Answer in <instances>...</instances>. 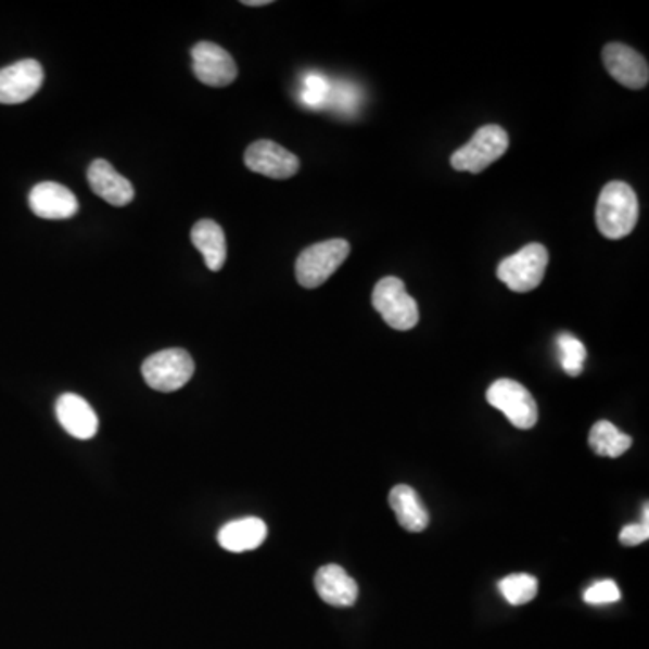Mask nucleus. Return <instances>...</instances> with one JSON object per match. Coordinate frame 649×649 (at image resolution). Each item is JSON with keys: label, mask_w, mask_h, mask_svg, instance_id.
<instances>
[{"label": "nucleus", "mask_w": 649, "mask_h": 649, "mask_svg": "<svg viewBox=\"0 0 649 649\" xmlns=\"http://www.w3.org/2000/svg\"><path fill=\"white\" fill-rule=\"evenodd\" d=\"M608 75L628 89H645L649 80L648 60L624 43L612 42L602 49Z\"/></svg>", "instance_id": "10"}, {"label": "nucleus", "mask_w": 649, "mask_h": 649, "mask_svg": "<svg viewBox=\"0 0 649 649\" xmlns=\"http://www.w3.org/2000/svg\"><path fill=\"white\" fill-rule=\"evenodd\" d=\"M242 4L251 5V8H253V5L271 4V0H244V2H242Z\"/></svg>", "instance_id": "25"}, {"label": "nucleus", "mask_w": 649, "mask_h": 649, "mask_svg": "<svg viewBox=\"0 0 649 649\" xmlns=\"http://www.w3.org/2000/svg\"><path fill=\"white\" fill-rule=\"evenodd\" d=\"M588 442L599 457H623L624 453L632 447V436L619 432L618 428L608 421H599L594 424Z\"/></svg>", "instance_id": "19"}, {"label": "nucleus", "mask_w": 649, "mask_h": 649, "mask_svg": "<svg viewBox=\"0 0 649 649\" xmlns=\"http://www.w3.org/2000/svg\"><path fill=\"white\" fill-rule=\"evenodd\" d=\"M487 403L500 410L518 430H531L538 422V405L533 394L512 379H498L491 384Z\"/></svg>", "instance_id": "7"}, {"label": "nucleus", "mask_w": 649, "mask_h": 649, "mask_svg": "<svg viewBox=\"0 0 649 649\" xmlns=\"http://www.w3.org/2000/svg\"><path fill=\"white\" fill-rule=\"evenodd\" d=\"M193 73L209 87H228L237 80L239 69L233 56L214 42H199L192 49Z\"/></svg>", "instance_id": "11"}, {"label": "nucleus", "mask_w": 649, "mask_h": 649, "mask_svg": "<svg viewBox=\"0 0 649 649\" xmlns=\"http://www.w3.org/2000/svg\"><path fill=\"white\" fill-rule=\"evenodd\" d=\"M316 591L321 601L330 607L348 608L354 607L357 601V583L346 574L345 569L340 564H324L315 577Z\"/></svg>", "instance_id": "15"}, {"label": "nucleus", "mask_w": 649, "mask_h": 649, "mask_svg": "<svg viewBox=\"0 0 649 649\" xmlns=\"http://www.w3.org/2000/svg\"><path fill=\"white\" fill-rule=\"evenodd\" d=\"M267 538V525L260 518H242L218 531V545L228 552H247L260 547Z\"/></svg>", "instance_id": "17"}, {"label": "nucleus", "mask_w": 649, "mask_h": 649, "mask_svg": "<svg viewBox=\"0 0 649 649\" xmlns=\"http://www.w3.org/2000/svg\"><path fill=\"white\" fill-rule=\"evenodd\" d=\"M583 599L588 605L599 607V605H612L621 599V590L615 585V581H599L596 585H591L588 590L583 594Z\"/></svg>", "instance_id": "22"}, {"label": "nucleus", "mask_w": 649, "mask_h": 649, "mask_svg": "<svg viewBox=\"0 0 649 649\" xmlns=\"http://www.w3.org/2000/svg\"><path fill=\"white\" fill-rule=\"evenodd\" d=\"M501 596L506 597L507 602L512 607H522L533 601L538 594V580L534 575L512 574L507 575L506 580L498 583Z\"/></svg>", "instance_id": "20"}, {"label": "nucleus", "mask_w": 649, "mask_h": 649, "mask_svg": "<svg viewBox=\"0 0 649 649\" xmlns=\"http://www.w3.org/2000/svg\"><path fill=\"white\" fill-rule=\"evenodd\" d=\"M373 309L395 330H411L419 323L416 300L406 293L405 282L395 277L379 280L373 288Z\"/></svg>", "instance_id": "6"}, {"label": "nucleus", "mask_w": 649, "mask_h": 649, "mask_svg": "<svg viewBox=\"0 0 649 649\" xmlns=\"http://www.w3.org/2000/svg\"><path fill=\"white\" fill-rule=\"evenodd\" d=\"M649 538V527L639 523V525H626L619 534V539L624 547H635Z\"/></svg>", "instance_id": "23"}, {"label": "nucleus", "mask_w": 649, "mask_h": 649, "mask_svg": "<svg viewBox=\"0 0 649 649\" xmlns=\"http://www.w3.org/2000/svg\"><path fill=\"white\" fill-rule=\"evenodd\" d=\"M87 181H89L92 192L112 206L123 208L133 201L132 182L119 176L109 161H92L87 170Z\"/></svg>", "instance_id": "14"}, {"label": "nucleus", "mask_w": 649, "mask_h": 649, "mask_svg": "<svg viewBox=\"0 0 649 649\" xmlns=\"http://www.w3.org/2000/svg\"><path fill=\"white\" fill-rule=\"evenodd\" d=\"M192 242L198 247L199 253L203 255L206 267L209 271H220L226 264L228 256V245H226V234L220 224L209 218L199 220L192 228Z\"/></svg>", "instance_id": "18"}, {"label": "nucleus", "mask_w": 649, "mask_h": 649, "mask_svg": "<svg viewBox=\"0 0 649 649\" xmlns=\"http://www.w3.org/2000/svg\"><path fill=\"white\" fill-rule=\"evenodd\" d=\"M307 86H309V91L305 92V94H307V102H309L310 105H318V103L323 100V81H321L320 78H309Z\"/></svg>", "instance_id": "24"}, {"label": "nucleus", "mask_w": 649, "mask_h": 649, "mask_svg": "<svg viewBox=\"0 0 649 649\" xmlns=\"http://www.w3.org/2000/svg\"><path fill=\"white\" fill-rule=\"evenodd\" d=\"M558 345V357L564 372L569 373L570 378H577L583 372L586 361V348L575 335L563 334L558 335L556 340Z\"/></svg>", "instance_id": "21"}, {"label": "nucleus", "mask_w": 649, "mask_h": 649, "mask_svg": "<svg viewBox=\"0 0 649 649\" xmlns=\"http://www.w3.org/2000/svg\"><path fill=\"white\" fill-rule=\"evenodd\" d=\"M56 419L65 432L78 441H91L100 427L92 406L76 394L60 395L56 400Z\"/></svg>", "instance_id": "13"}, {"label": "nucleus", "mask_w": 649, "mask_h": 649, "mask_svg": "<svg viewBox=\"0 0 649 649\" xmlns=\"http://www.w3.org/2000/svg\"><path fill=\"white\" fill-rule=\"evenodd\" d=\"M141 372L150 389L170 394L182 389L193 378L195 362L187 351L168 348L144 359Z\"/></svg>", "instance_id": "5"}, {"label": "nucleus", "mask_w": 649, "mask_h": 649, "mask_svg": "<svg viewBox=\"0 0 649 649\" xmlns=\"http://www.w3.org/2000/svg\"><path fill=\"white\" fill-rule=\"evenodd\" d=\"M43 84L42 65L37 60H21L0 69V103L18 105L31 100Z\"/></svg>", "instance_id": "9"}, {"label": "nucleus", "mask_w": 649, "mask_h": 649, "mask_svg": "<svg viewBox=\"0 0 649 649\" xmlns=\"http://www.w3.org/2000/svg\"><path fill=\"white\" fill-rule=\"evenodd\" d=\"M389 501L400 527L406 529L408 533H422L428 527L430 512L413 487L406 484L395 485L394 489L390 491Z\"/></svg>", "instance_id": "16"}, {"label": "nucleus", "mask_w": 649, "mask_h": 649, "mask_svg": "<svg viewBox=\"0 0 649 649\" xmlns=\"http://www.w3.org/2000/svg\"><path fill=\"white\" fill-rule=\"evenodd\" d=\"M639 220V199L628 182L612 181L602 188L597 201V229L607 239L621 240L634 231Z\"/></svg>", "instance_id": "1"}, {"label": "nucleus", "mask_w": 649, "mask_h": 649, "mask_svg": "<svg viewBox=\"0 0 649 649\" xmlns=\"http://www.w3.org/2000/svg\"><path fill=\"white\" fill-rule=\"evenodd\" d=\"M29 208L46 220H67L78 214V199L69 188L59 182H40L29 193Z\"/></svg>", "instance_id": "12"}, {"label": "nucleus", "mask_w": 649, "mask_h": 649, "mask_svg": "<svg viewBox=\"0 0 649 649\" xmlns=\"http://www.w3.org/2000/svg\"><path fill=\"white\" fill-rule=\"evenodd\" d=\"M509 149V136L500 125H485L479 128L468 144L455 150L451 166L457 171L480 174L500 160Z\"/></svg>", "instance_id": "4"}, {"label": "nucleus", "mask_w": 649, "mask_h": 649, "mask_svg": "<svg viewBox=\"0 0 649 649\" xmlns=\"http://www.w3.org/2000/svg\"><path fill=\"white\" fill-rule=\"evenodd\" d=\"M351 255V244L343 239L324 240L302 251L296 260V280L305 289L323 285Z\"/></svg>", "instance_id": "2"}, {"label": "nucleus", "mask_w": 649, "mask_h": 649, "mask_svg": "<svg viewBox=\"0 0 649 649\" xmlns=\"http://www.w3.org/2000/svg\"><path fill=\"white\" fill-rule=\"evenodd\" d=\"M548 266L547 247L538 242L527 244L517 255L507 256L496 267V277L514 293H531L539 288Z\"/></svg>", "instance_id": "3"}, {"label": "nucleus", "mask_w": 649, "mask_h": 649, "mask_svg": "<svg viewBox=\"0 0 649 649\" xmlns=\"http://www.w3.org/2000/svg\"><path fill=\"white\" fill-rule=\"evenodd\" d=\"M244 161L251 171L277 181L291 179L300 170L298 157L269 139H260L251 144L245 150Z\"/></svg>", "instance_id": "8"}]
</instances>
